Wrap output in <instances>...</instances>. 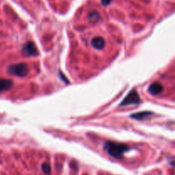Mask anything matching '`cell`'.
<instances>
[{"mask_svg": "<svg viewBox=\"0 0 175 175\" xmlns=\"http://www.w3.org/2000/svg\"><path fill=\"white\" fill-rule=\"evenodd\" d=\"M105 149L110 156L116 159H121L123 156L124 153L129 150V147L123 143L108 142L105 144Z\"/></svg>", "mask_w": 175, "mask_h": 175, "instance_id": "6da1fadb", "label": "cell"}, {"mask_svg": "<svg viewBox=\"0 0 175 175\" xmlns=\"http://www.w3.org/2000/svg\"><path fill=\"white\" fill-rule=\"evenodd\" d=\"M10 74L19 76V77H24L29 72L28 67L25 63H18V64L11 65L7 69Z\"/></svg>", "mask_w": 175, "mask_h": 175, "instance_id": "7a4b0ae2", "label": "cell"}, {"mask_svg": "<svg viewBox=\"0 0 175 175\" xmlns=\"http://www.w3.org/2000/svg\"><path fill=\"white\" fill-rule=\"evenodd\" d=\"M140 103V98L138 94V92L135 90L130 91L129 94L125 97L122 101V103L121 104V106H126V105H130V104H137Z\"/></svg>", "mask_w": 175, "mask_h": 175, "instance_id": "3957f363", "label": "cell"}, {"mask_svg": "<svg viewBox=\"0 0 175 175\" xmlns=\"http://www.w3.org/2000/svg\"><path fill=\"white\" fill-rule=\"evenodd\" d=\"M22 51L28 56H35V55L38 54V50H37L35 45L33 43H32V42L26 43V45L23 46Z\"/></svg>", "mask_w": 175, "mask_h": 175, "instance_id": "277c9868", "label": "cell"}, {"mask_svg": "<svg viewBox=\"0 0 175 175\" xmlns=\"http://www.w3.org/2000/svg\"><path fill=\"white\" fill-rule=\"evenodd\" d=\"M91 46H93L95 49H97V50H102V49H104V46H105V41H104L103 38L96 37V38H94V39L91 40Z\"/></svg>", "mask_w": 175, "mask_h": 175, "instance_id": "5b68a950", "label": "cell"}, {"mask_svg": "<svg viewBox=\"0 0 175 175\" xmlns=\"http://www.w3.org/2000/svg\"><path fill=\"white\" fill-rule=\"evenodd\" d=\"M162 85L159 83H153L149 86V92L152 95H157L162 91Z\"/></svg>", "mask_w": 175, "mask_h": 175, "instance_id": "8992f818", "label": "cell"}, {"mask_svg": "<svg viewBox=\"0 0 175 175\" xmlns=\"http://www.w3.org/2000/svg\"><path fill=\"white\" fill-rule=\"evenodd\" d=\"M12 85H13V83H12V81L10 79H0V92L10 89Z\"/></svg>", "mask_w": 175, "mask_h": 175, "instance_id": "52a82bcc", "label": "cell"}, {"mask_svg": "<svg viewBox=\"0 0 175 175\" xmlns=\"http://www.w3.org/2000/svg\"><path fill=\"white\" fill-rule=\"evenodd\" d=\"M152 115V113L150 112H141V113H137V114H133L132 117V118H135V119H138V120H143L144 118H147V117L150 116Z\"/></svg>", "mask_w": 175, "mask_h": 175, "instance_id": "ba28073f", "label": "cell"}, {"mask_svg": "<svg viewBox=\"0 0 175 175\" xmlns=\"http://www.w3.org/2000/svg\"><path fill=\"white\" fill-rule=\"evenodd\" d=\"M42 170H43L44 173L49 174L50 171H51V167H50V165H49L48 163H44V164L42 165Z\"/></svg>", "mask_w": 175, "mask_h": 175, "instance_id": "9c48e42d", "label": "cell"}, {"mask_svg": "<svg viewBox=\"0 0 175 175\" xmlns=\"http://www.w3.org/2000/svg\"><path fill=\"white\" fill-rule=\"evenodd\" d=\"M97 15H98V14H97V12H93V13H91V15H90L89 19L91 20V21H97L98 20H97V18H95V16H97Z\"/></svg>", "mask_w": 175, "mask_h": 175, "instance_id": "30bf717a", "label": "cell"}, {"mask_svg": "<svg viewBox=\"0 0 175 175\" xmlns=\"http://www.w3.org/2000/svg\"><path fill=\"white\" fill-rule=\"evenodd\" d=\"M111 1L112 0H101V3H102L103 5H108V4H110Z\"/></svg>", "mask_w": 175, "mask_h": 175, "instance_id": "8fae6325", "label": "cell"}]
</instances>
